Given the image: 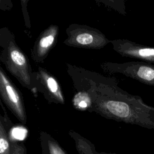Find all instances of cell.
Returning <instances> with one entry per match:
<instances>
[{
  "label": "cell",
  "instance_id": "obj_1",
  "mask_svg": "<svg viewBox=\"0 0 154 154\" xmlns=\"http://www.w3.org/2000/svg\"><path fill=\"white\" fill-rule=\"evenodd\" d=\"M67 73L76 91L75 100L82 111L117 122L154 129V107L118 85L112 76L66 63Z\"/></svg>",
  "mask_w": 154,
  "mask_h": 154
},
{
  "label": "cell",
  "instance_id": "obj_2",
  "mask_svg": "<svg viewBox=\"0 0 154 154\" xmlns=\"http://www.w3.org/2000/svg\"><path fill=\"white\" fill-rule=\"evenodd\" d=\"M0 61L22 87L36 93L30 61L18 46L13 32L5 26L0 29Z\"/></svg>",
  "mask_w": 154,
  "mask_h": 154
},
{
  "label": "cell",
  "instance_id": "obj_3",
  "mask_svg": "<svg viewBox=\"0 0 154 154\" xmlns=\"http://www.w3.org/2000/svg\"><path fill=\"white\" fill-rule=\"evenodd\" d=\"M66 38L63 43L77 48L100 49L111 43L98 29L86 25L72 23L66 28Z\"/></svg>",
  "mask_w": 154,
  "mask_h": 154
},
{
  "label": "cell",
  "instance_id": "obj_4",
  "mask_svg": "<svg viewBox=\"0 0 154 154\" xmlns=\"http://www.w3.org/2000/svg\"><path fill=\"white\" fill-rule=\"evenodd\" d=\"M100 67L108 73L122 74L146 85L154 87L153 64L144 61H105L101 63Z\"/></svg>",
  "mask_w": 154,
  "mask_h": 154
},
{
  "label": "cell",
  "instance_id": "obj_5",
  "mask_svg": "<svg viewBox=\"0 0 154 154\" xmlns=\"http://www.w3.org/2000/svg\"><path fill=\"white\" fill-rule=\"evenodd\" d=\"M0 97L1 101L23 125L27 121L22 94L0 66Z\"/></svg>",
  "mask_w": 154,
  "mask_h": 154
},
{
  "label": "cell",
  "instance_id": "obj_6",
  "mask_svg": "<svg viewBox=\"0 0 154 154\" xmlns=\"http://www.w3.org/2000/svg\"><path fill=\"white\" fill-rule=\"evenodd\" d=\"M32 84L36 92L43 94L50 103H65L64 96L57 79L46 69L38 67L33 72Z\"/></svg>",
  "mask_w": 154,
  "mask_h": 154
},
{
  "label": "cell",
  "instance_id": "obj_7",
  "mask_svg": "<svg viewBox=\"0 0 154 154\" xmlns=\"http://www.w3.org/2000/svg\"><path fill=\"white\" fill-rule=\"evenodd\" d=\"M113 49L124 57L140 60L154 64V47L143 45L126 38L111 40Z\"/></svg>",
  "mask_w": 154,
  "mask_h": 154
},
{
  "label": "cell",
  "instance_id": "obj_8",
  "mask_svg": "<svg viewBox=\"0 0 154 154\" xmlns=\"http://www.w3.org/2000/svg\"><path fill=\"white\" fill-rule=\"evenodd\" d=\"M59 34V26L51 25L39 34L31 50V57L36 63H43L55 46Z\"/></svg>",
  "mask_w": 154,
  "mask_h": 154
},
{
  "label": "cell",
  "instance_id": "obj_9",
  "mask_svg": "<svg viewBox=\"0 0 154 154\" xmlns=\"http://www.w3.org/2000/svg\"><path fill=\"white\" fill-rule=\"evenodd\" d=\"M1 106L4 116H0V154H11V141L8 134L12 123L1 101Z\"/></svg>",
  "mask_w": 154,
  "mask_h": 154
},
{
  "label": "cell",
  "instance_id": "obj_10",
  "mask_svg": "<svg viewBox=\"0 0 154 154\" xmlns=\"http://www.w3.org/2000/svg\"><path fill=\"white\" fill-rule=\"evenodd\" d=\"M39 141L42 154H67L58 141L46 132H40Z\"/></svg>",
  "mask_w": 154,
  "mask_h": 154
},
{
  "label": "cell",
  "instance_id": "obj_11",
  "mask_svg": "<svg viewBox=\"0 0 154 154\" xmlns=\"http://www.w3.org/2000/svg\"><path fill=\"white\" fill-rule=\"evenodd\" d=\"M69 135L74 140L75 147L79 154H117L116 153L97 152L94 145L88 139L73 130L69 131Z\"/></svg>",
  "mask_w": 154,
  "mask_h": 154
},
{
  "label": "cell",
  "instance_id": "obj_12",
  "mask_svg": "<svg viewBox=\"0 0 154 154\" xmlns=\"http://www.w3.org/2000/svg\"><path fill=\"white\" fill-rule=\"evenodd\" d=\"M96 2L99 3H102L108 7L109 8H112L114 10H116L119 13L122 15L125 16L126 14V8L125 1L123 0H117V1H102V0H97Z\"/></svg>",
  "mask_w": 154,
  "mask_h": 154
},
{
  "label": "cell",
  "instance_id": "obj_13",
  "mask_svg": "<svg viewBox=\"0 0 154 154\" xmlns=\"http://www.w3.org/2000/svg\"><path fill=\"white\" fill-rule=\"evenodd\" d=\"M10 141L11 154H26V149L23 143H19L17 141L11 139Z\"/></svg>",
  "mask_w": 154,
  "mask_h": 154
},
{
  "label": "cell",
  "instance_id": "obj_14",
  "mask_svg": "<svg viewBox=\"0 0 154 154\" xmlns=\"http://www.w3.org/2000/svg\"><path fill=\"white\" fill-rule=\"evenodd\" d=\"M22 2V8H23L24 10L22 9V11L23 12V16H24V18H25V25H26V26L27 28H30V22H29V16L28 14V12L26 11V4H23V2Z\"/></svg>",
  "mask_w": 154,
  "mask_h": 154
}]
</instances>
